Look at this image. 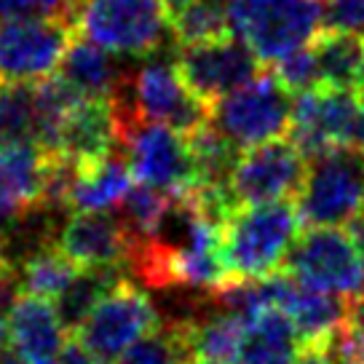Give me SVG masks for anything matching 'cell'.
Returning <instances> with one entry per match:
<instances>
[{
  "mask_svg": "<svg viewBox=\"0 0 364 364\" xmlns=\"http://www.w3.org/2000/svg\"><path fill=\"white\" fill-rule=\"evenodd\" d=\"M169 3V11H174V9H180L182 3H188V0H166Z\"/></svg>",
  "mask_w": 364,
  "mask_h": 364,
  "instance_id": "cell-39",
  "label": "cell"
},
{
  "mask_svg": "<svg viewBox=\"0 0 364 364\" xmlns=\"http://www.w3.org/2000/svg\"><path fill=\"white\" fill-rule=\"evenodd\" d=\"M362 38H364V30H362Z\"/></svg>",
  "mask_w": 364,
  "mask_h": 364,
  "instance_id": "cell-41",
  "label": "cell"
},
{
  "mask_svg": "<svg viewBox=\"0 0 364 364\" xmlns=\"http://www.w3.org/2000/svg\"><path fill=\"white\" fill-rule=\"evenodd\" d=\"M115 129H118V148L124 150L136 182L169 196L185 193L198 185L188 134H182L180 129L118 110H115Z\"/></svg>",
  "mask_w": 364,
  "mask_h": 364,
  "instance_id": "cell-3",
  "label": "cell"
},
{
  "mask_svg": "<svg viewBox=\"0 0 364 364\" xmlns=\"http://www.w3.org/2000/svg\"><path fill=\"white\" fill-rule=\"evenodd\" d=\"M59 78L91 100H113L121 89L126 73L118 68L115 54L86 38H73L65 57L59 62Z\"/></svg>",
  "mask_w": 364,
  "mask_h": 364,
  "instance_id": "cell-20",
  "label": "cell"
},
{
  "mask_svg": "<svg viewBox=\"0 0 364 364\" xmlns=\"http://www.w3.org/2000/svg\"><path fill=\"white\" fill-rule=\"evenodd\" d=\"M11 348L27 364H51L65 348V324L51 300L22 292L9 308Z\"/></svg>",
  "mask_w": 364,
  "mask_h": 364,
  "instance_id": "cell-16",
  "label": "cell"
},
{
  "mask_svg": "<svg viewBox=\"0 0 364 364\" xmlns=\"http://www.w3.org/2000/svg\"><path fill=\"white\" fill-rule=\"evenodd\" d=\"M297 212L308 228H338L364 212V153L338 148L308 161L297 191Z\"/></svg>",
  "mask_w": 364,
  "mask_h": 364,
  "instance_id": "cell-6",
  "label": "cell"
},
{
  "mask_svg": "<svg viewBox=\"0 0 364 364\" xmlns=\"http://www.w3.org/2000/svg\"><path fill=\"white\" fill-rule=\"evenodd\" d=\"M48 159L35 142L0 145V198L19 212L43 206Z\"/></svg>",
  "mask_w": 364,
  "mask_h": 364,
  "instance_id": "cell-19",
  "label": "cell"
},
{
  "mask_svg": "<svg viewBox=\"0 0 364 364\" xmlns=\"http://www.w3.org/2000/svg\"><path fill=\"white\" fill-rule=\"evenodd\" d=\"M121 364H188V356H185L174 324H169L136 341L121 356Z\"/></svg>",
  "mask_w": 364,
  "mask_h": 364,
  "instance_id": "cell-28",
  "label": "cell"
},
{
  "mask_svg": "<svg viewBox=\"0 0 364 364\" xmlns=\"http://www.w3.org/2000/svg\"><path fill=\"white\" fill-rule=\"evenodd\" d=\"M159 327V314L150 297L134 284L121 282L86 316V321L75 332V341L83 343L94 359L113 362Z\"/></svg>",
  "mask_w": 364,
  "mask_h": 364,
  "instance_id": "cell-9",
  "label": "cell"
},
{
  "mask_svg": "<svg viewBox=\"0 0 364 364\" xmlns=\"http://www.w3.org/2000/svg\"><path fill=\"white\" fill-rule=\"evenodd\" d=\"M75 33L110 54L153 57L171 35L166 0H80Z\"/></svg>",
  "mask_w": 364,
  "mask_h": 364,
  "instance_id": "cell-2",
  "label": "cell"
},
{
  "mask_svg": "<svg viewBox=\"0 0 364 364\" xmlns=\"http://www.w3.org/2000/svg\"><path fill=\"white\" fill-rule=\"evenodd\" d=\"M356 94H359V100H362V102H364V80H362V86L356 89Z\"/></svg>",
  "mask_w": 364,
  "mask_h": 364,
  "instance_id": "cell-40",
  "label": "cell"
},
{
  "mask_svg": "<svg viewBox=\"0 0 364 364\" xmlns=\"http://www.w3.org/2000/svg\"><path fill=\"white\" fill-rule=\"evenodd\" d=\"M0 364H27V362H24L22 356L14 351V348H6V351L0 353Z\"/></svg>",
  "mask_w": 364,
  "mask_h": 364,
  "instance_id": "cell-38",
  "label": "cell"
},
{
  "mask_svg": "<svg viewBox=\"0 0 364 364\" xmlns=\"http://www.w3.org/2000/svg\"><path fill=\"white\" fill-rule=\"evenodd\" d=\"M295 364H327V359H324V353H321L316 343H300Z\"/></svg>",
  "mask_w": 364,
  "mask_h": 364,
  "instance_id": "cell-35",
  "label": "cell"
},
{
  "mask_svg": "<svg viewBox=\"0 0 364 364\" xmlns=\"http://www.w3.org/2000/svg\"><path fill=\"white\" fill-rule=\"evenodd\" d=\"M297 351L300 335L292 318L279 306H268L247 321V341L239 364H295Z\"/></svg>",
  "mask_w": 364,
  "mask_h": 364,
  "instance_id": "cell-21",
  "label": "cell"
},
{
  "mask_svg": "<svg viewBox=\"0 0 364 364\" xmlns=\"http://www.w3.org/2000/svg\"><path fill=\"white\" fill-rule=\"evenodd\" d=\"M348 236H351L353 247H356V252H359V257H362V262H364V212L356 215L351 223H348Z\"/></svg>",
  "mask_w": 364,
  "mask_h": 364,
  "instance_id": "cell-36",
  "label": "cell"
},
{
  "mask_svg": "<svg viewBox=\"0 0 364 364\" xmlns=\"http://www.w3.org/2000/svg\"><path fill=\"white\" fill-rule=\"evenodd\" d=\"M284 273L314 289L348 297L353 303L364 297V262L348 230L308 228L287 255Z\"/></svg>",
  "mask_w": 364,
  "mask_h": 364,
  "instance_id": "cell-8",
  "label": "cell"
},
{
  "mask_svg": "<svg viewBox=\"0 0 364 364\" xmlns=\"http://www.w3.org/2000/svg\"><path fill=\"white\" fill-rule=\"evenodd\" d=\"M351 324H353V330H356V338H359V343H362V348H364V297L353 303Z\"/></svg>",
  "mask_w": 364,
  "mask_h": 364,
  "instance_id": "cell-37",
  "label": "cell"
},
{
  "mask_svg": "<svg viewBox=\"0 0 364 364\" xmlns=\"http://www.w3.org/2000/svg\"><path fill=\"white\" fill-rule=\"evenodd\" d=\"M295 100L292 91L268 70L209 107V121L239 150L257 148L289 134Z\"/></svg>",
  "mask_w": 364,
  "mask_h": 364,
  "instance_id": "cell-5",
  "label": "cell"
},
{
  "mask_svg": "<svg viewBox=\"0 0 364 364\" xmlns=\"http://www.w3.org/2000/svg\"><path fill=\"white\" fill-rule=\"evenodd\" d=\"M80 273V265L70 260L57 244H46L35 250L22 265V289L27 295L43 297V300H57L73 279Z\"/></svg>",
  "mask_w": 364,
  "mask_h": 364,
  "instance_id": "cell-25",
  "label": "cell"
},
{
  "mask_svg": "<svg viewBox=\"0 0 364 364\" xmlns=\"http://www.w3.org/2000/svg\"><path fill=\"white\" fill-rule=\"evenodd\" d=\"M54 244L80 268H124L132 252V239L121 217L107 212H78L70 217Z\"/></svg>",
  "mask_w": 364,
  "mask_h": 364,
  "instance_id": "cell-15",
  "label": "cell"
},
{
  "mask_svg": "<svg viewBox=\"0 0 364 364\" xmlns=\"http://www.w3.org/2000/svg\"><path fill=\"white\" fill-rule=\"evenodd\" d=\"M134 188V171L124 150L115 148L100 159L80 161L70 185L68 206L75 212H107L118 206Z\"/></svg>",
  "mask_w": 364,
  "mask_h": 364,
  "instance_id": "cell-17",
  "label": "cell"
},
{
  "mask_svg": "<svg viewBox=\"0 0 364 364\" xmlns=\"http://www.w3.org/2000/svg\"><path fill=\"white\" fill-rule=\"evenodd\" d=\"M113 107L118 113L174 126L182 134L209 121V107L185 86L177 62L166 59H150L134 73H126Z\"/></svg>",
  "mask_w": 364,
  "mask_h": 364,
  "instance_id": "cell-7",
  "label": "cell"
},
{
  "mask_svg": "<svg viewBox=\"0 0 364 364\" xmlns=\"http://www.w3.org/2000/svg\"><path fill=\"white\" fill-rule=\"evenodd\" d=\"M14 284H16V268L6 255H0V318L9 316V308L14 303Z\"/></svg>",
  "mask_w": 364,
  "mask_h": 364,
  "instance_id": "cell-33",
  "label": "cell"
},
{
  "mask_svg": "<svg viewBox=\"0 0 364 364\" xmlns=\"http://www.w3.org/2000/svg\"><path fill=\"white\" fill-rule=\"evenodd\" d=\"M174 330L188 364H239L247 341V321L225 308L201 318L174 321Z\"/></svg>",
  "mask_w": 364,
  "mask_h": 364,
  "instance_id": "cell-18",
  "label": "cell"
},
{
  "mask_svg": "<svg viewBox=\"0 0 364 364\" xmlns=\"http://www.w3.org/2000/svg\"><path fill=\"white\" fill-rule=\"evenodd\" d=\"M80 0H0V22L11 19H65L75 22Z\"/></svg>",
  "mask_w": 364,
  "mask_h": 364,
  "instance_id": "cell-29",
  "label": "cell"
},
{
  "mask_svg": "<svg viewBox=\"0 0 364 364\" xmlns=\"http://www.w3.org/2000/svg\"><path fill=\"white\" fill-rule=\"evenodd\" d=\"M228 11L233 33L265 65L306 48L321 33V0H228Z\"/></svg>",
  "mask_w": 364,
  "mask_h": 364,
  "instance_id": "cell-4",
  "label": "cell"
},
{
  "mask_svg": "<svg viewBox=\"0 0 364 364\" xmlns=\"http://www.w3.org/2000/svg\"><path fill=\"white\" fill-rule=\"evenodd\" d=\"M51 364H94V356L83 343L73 338V341L65 343V348L59 351V356Z\"/></svg>",
  "mask_w": 364,
  "mask_h": 364,
  "instance_id": "cell-34",
  "label": "cell"
},
{
  "mask_svg": "<svg viewBox=\"0 0 364 364\" xmlns=\"http://www.w3.org/2000/svg\"><path fill=\"white\" fill-rule=\"evenodd\" d=\"M300 225L295 201L236 206L223 223V257L230 279L250 282L279 273Z\"/></svg>",
  "mask_w": 364,
  "mask_h": 364,
  "instance_id": "cell-1",
  "label": "cell"
},
{
  "mask_svg": "<svg viewBox=\"0 0 364 364\" xmlns=\"http://www.w3.org/2000/svg\"><path fill=\"white\" fill-rule=\"evenodd\" d=\"M174 62H177L185 86L206 107H212L230 91H236L247 80L262 73L257 54L239 35H228V38L209 41V43L182 46Z\"/></svg>",
  "mask_w": 364,
  "mask_h": 364,
  "instance_id": "cell-12",
  "label": "cell"
},
{
  "mask_svg": "<svg viewBox=\"0 0 364 364\" xmlns=\"http://www.w3.org/2000/svg\"><path fill=\"white\" fill-rule=\"evenodd\" d=\"M321 348L327 364H364V348L356 330H353L351 318L343 321L341 327H335L330 335H324L321 341H314Z\"/></svg>",
  "mask_w": 364,
  "mask_h": 364,
  "instance_id": "cell-31",
  "label": "cell"
},
{
  "mask_svg": "<svg viewBox=\"0 0 364 364\" xmlns=\"http://www.w3.org/2000/svg\"><path fill=\"white\" fill-rule=\"evenodd\" d=\"M321 27L362 35L364 0H321Z\"/></svg>",
  "mask_w": 364,
  "mask_h": 364,
  "instance_id": "cell-32",
  "label": "cell"
},
{
  "mask_svg": "<svg viewBox=\"0 0 364 364\" xmlns=\"http://www.w3.org/2000/svg\"><path fill=\"white\" fill-rule=\"evenodd\" d=\"M124 282V268H80L73 279V284L57 297V314L65 324V330L73 335L86 321L94 308L100 306L105 295H110L115 287Z\"/></svg>",
  "mask_w": 364,
  "mask_h": 364,
  "instance_id": "cell-23",
  "label": "cell"
},
{
  "mask_svg": "<svg viewBox=\"0 0 364 364\" xmlns=\"http://www.w3.org/2000/svg\"><path fill=\"white\" fill-rule=\"evenodd\" d=\"M169 204H171L169 193L156 191V188L142 185V182L129 191V196L118 204V217H121V223H124L132 244L148 239L150 233L161 225V220L166 215Z\"/></svg>",
  "mask_w": 364,
  "mask_h": 364,
  "instance_id": "cell-27",
  "label": "cell"
},
{
  "mask_svg": "<svg viewBox=\"0 0 364 364\" xmlns=\"http://www.w3.org/2000/svg\"><path fill=\"white\" fill-rule=\"evenodd\" d=\"M35 83H3L0 86V145L35 142Z\"/></svg>",
  "mask_w": 364,
  "mask_h": 364,
  "instance_id": "cell-26",
  "label": "cell"
},
{
  "mask_svg": "<svg viewBox=\"0 0 364 364\" xmlns=\"http://www.w3.org/2000/svg\"><path fill=\"white\" fill-rule=\"evenodd\" d=\"M306 156L284 139H273L257 148H247L230 171V196L236 206L271 204L297 196L306 180Z\"/></svg>",
  "mask_w": 364,
  "mask_h": 364,
  "instance_id": "cell-13",
  "label": "cell"
},
{
  "mask_svg": "<svg viewBox=\"0 0 364 364\" xmlns=\"http://www.w3.org/2000/svg\"><path fill=\"white\" fill-rule=\"evenodd\" d=\"M75 24L65 19L0 22V75L9 83H38L59 70Z\"/></svg>",
  "mask_w": 364,
  "mask_h": 364,
  "instance_id": "cell-11",
  "label": "cell"
},
{
  "mask_svg": "<svg viewBox=\"0 0 364 364\" xmlns=\"http://www.w3.org/2000/svg\"><path fill=\"white\" fill-rule=\"evenodd\" d=\"M362 107L364 102L356 91L330 89V86L303 91L297 94L292 110L289 142L308 161L330 150L351 148Z\"/></svg>",
  "mask_w": 364,
  "mask_h": 364,
  "instance_id": "cell-10",
  "label": "cell"
},
{
  "mask_svg": "<svg viewBox=\"0 0 364 364\" xmlns=\"http://www.w3.org/2000/svg\"><path fill=\"white\" fill-rule=\"evenodd\" d=\"M233 35L228 0H188L171 11V38L180 46H196Z\"/></svg>",
  "mask_w": 364,
  "mask_h": 364,
  "instance_id": "cell-24",
  "label": "cell"
},
{
  "mask_svg": "<svg viewBox=\"0 0 364 364\" xmlns=\"http://www.w3.org/2000/svg\"><path fill=\"white\" fill-rule=\"evenodd\" d=\"M273 73L279 75V80L284 83L292 94H303V91L318 89L321 86V78H318V65L316 57H314V48L306 46L289 57L279 59L273 65Z\"/></svg>",
  "mask_w": 364,
  "mask_h": 364,
  "instance_id": "cell-30",
  "label": "cell"
},
{
  "mask_svg": "<svg viewBox=\"0 0 364 364\" xmlns=\"http://www.w3.org/2000/svg\"><path fill=\"white\" fill-rule=\"evenodd\" d=\"M321 86L356 91L364 80V38L356 33L321 30L311 41Z\"/></svg>",
  "mask_w": 364,
  "mask_h": 364,
  "instance_id": "cell-22",
  "label": "cell"
},
{
  "mask_svg": "<svg viewBox=\"0 0 364 364\" xmlns=\"http://www.w3.org/2000/svg\"><path fill=\"white\" fill-rule=\"evenodd\" d=\"M268 287L273 306H279L292 318L300 343L321 341L324 335H330L335 327L351 318L353 300L314 289L284 271L268 276Z\"/></svg>",
  "mask_w": 364,
  "mask_h": 364,
  "instance_id": "cell-14",
  "label": "cell"
},
{
  "mask_svg": "<svg viewBox=\"0 0 364 364\" xmlns=\"http://www.w3.org/2000/svg\"><path fill=\"white\" fill-rule=\"evenodd\" d=\"M105 364H107V362H105Z\"/></svg>",
  "mask_w": 364,
  "mask_h": 364,
  "instance_id": "cell-42",
  "label": "cell"
}]
</instances>
